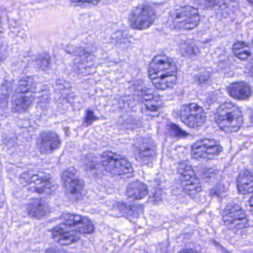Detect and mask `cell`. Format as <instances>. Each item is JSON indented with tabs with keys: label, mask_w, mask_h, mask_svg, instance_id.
<instances>
[{
	"label": "cell",
	"mask_w": 253,
	"mask_h": 253,
	"mask_svg": "<svg viewBox=\"0 0 253 253\" xmlns=\"http://www.w3.org/2000/svg\"><path fill=\"white\" fill-rule=\"evenodd\" d=\"M149 76L157 89H171L177 82V66L169 57L158 54L149 65Z\"/></svg>",
	"instance_id": "1"
},
{
	"label": "cell",
	"mask_w": 253,
	"mask_h": 253,
	"mask_svg": "<svg viewBox=\"0 0 253 253\" xmlns=\"http://www.w3.org/2000/svg\"><path fill=\"white\" fill-rule=\"evenodd\" d=\"M20 183L28 190L38 195L50 196L57 190V184L50 174L43 171H25L20 177Z\"/></svg>",
	"instance_id": "2"
},
{
	"label": "cell",
	"mask_w": 253,
	"mask_h": 253,
	"mask_svg": "<svg viewBox=\"0 0 253 253\" xmlns=\"http://www.w3.org/2000/svg\"><path fill=\"white\" fill-rule=\"evenodd\" d=\"M216 124L222 131L226 133L238 131L242 126L243 115L238 106L232 103L222 104L216 111Z\"/></svg>",
	"instance_id": "3"
},
{
	"label": "cell",
	"mask_w": 253,
	"mask_h": 253,
	"mask_svg": "<svg viewBox=\"0 0 253 253\" xmlns=\"http://www.w3.org/2000/svg\"><path fill=\"white\" fill-rule=\"evenodd\" d=\"M36 94V84L33 78H22L12 98V109L17 113L26 112L33 103Z\"/></svg>",
	"instance_id": "4"
},
{
	"label": "cell",
	"mask_w": 253,
	"mask_h": 253,
	"mask_svg": "<svg viewBox=\"0 0 253 253\" xmlns=\"http://www.w3.org/2000/svg\"><path fill=\"white\" fill-rule=\"evenodd\" d=\"M101 163L106 171L121 179H129L134 175V169L129 161L110 151L105 152L101 156Z\"/></svg>",
	"instance_id": "5"
},
{
	"label": "cell",
	"mask_w": 253,
	"mask_h": 253,
	"mask_svg": "<svg viewBox=\"0 0 253 253\" xmlns=\"http://www.w3.org/2000/svg\"><path fill=\"white\" fill-rule=\"evenodd\" d=\"M172 24L179 30H192L199 25L201 19L197 8L185 5L174 11L172 16Z\"/></svg>",
	"instance_id": "6"
},
{
	"label": "cell",
	"mask_w": 253,
	"mask_h": 253,
	"mask_svg": "<svg viewBox=\"0 0 253 253\" xmlns=\"http://www.w3.org/2000/svg\"><path fill=\"white\" fill-rule=\"evenodd\" d=\"M177 173L183 189L191 196H195L202 190L201 182L187 161H180L177 166Z\"/></svg>",
	"instance_id": "7"
},
{
	"label": "cell",
	"mask_w": 253,
	"mask_h": 253,
	"mask_svg": "<svg viewBox=\"0 0 253 253\" xmlns=\"http://www.w3.org/2000/svg\"><path fill=\"white\" fill-rule=\"evenodd\" d=\"M136 160L143 165H152L157 158V146L150 137H139L133 144Z\"/></svg>",
	"instance_id": "8"
},
{
	"label": "cell",
	"mask_w": 253,
	"mask_h": 253,
	"mask_svg": "<svg viewBox=\"0 0 253 253\" xmlns=\"http://www.w3.org/2000/svg\"><path fill=\"white\" fill-rule=\"evenodd\" d=\"M62 183L66 195L71 201H78L84 192V183L75 170L66 169L62 173Z\"/></svg>",
	"instance_id": "9"
},
{
	"label": "cell",
	"mask_w": 253,
	"mask_h": 253,
	"mask_svg": "<svg viewBox=\"0 0 253 253\" xmlns=\"http://www.w3.org/2000/svg\"><path fill=\"white\" fill-rule=\"evenodd\" d=\"M221 152V146L217 140L204 138L192 145L191 155L196 160H211L217 158Z\"/></svg>",
	"instance_id": "10"
},
{
	"label": "cell",
	"mask_w": 253,
	"mask_h": 253,
	"mask_svg": "<svg viewBox=\"0 0 253 253\" xmlns=\"http://www.w3.org/2000/svg\"><path fill=\"white\" fill-rule=\"evenodd\" d=\"M156 20L155 9L149 5H140L136 7L130 16V24L136 30L149 29Z\"/></svg>",
	"instance_id": "11"
},
{
	"label": "cell",
	"mask_w": 253,
	"mask_h": 253,
	"mask_svg": "<svg viewBox=\"0 0 253 253\" xmlns=\"http://www.w3.org/2000/svg\"><path fill=\"white\" fill-rule=\"evenodd\" d=\"M223 220L225 225L232 230H241L248 225L247 214L238 204L226 206L223 211Z\"/></svg>",
	"instance_id": "12"
},
{
	"label": "cell",
	"mask_w": 253,
	"mask_h": 253,
	"mask_svg": "<svg viewBox=\"0 0 253 253\" xmlns=\"http://www.w3.org/2000/svg\"><path fill=\"white\" fill-rule=\"evenodd\" d=\"M182 122L191 128H198L205 124L207 115L202 107L196 103L184 105L180 109Z\"/></svg>",
	"instance_id": "13"
},
{
	"label": "cell",
	"mask_w": 253,
	"mask_h": 253,
	"mask_svg": "<svg viewBox=\"0 0 253 253\" xmlns=\"http://www.w3.org/2000/svg\"><path fill=\"white\" fill-rule=\"evenodd\" d=\"M63 224L78 233L91 234L94 232V226L88 217L73 213L62 214Z\"/></svg>",
	"instance_id": "14"
},
{
	"label": "cell",
	"mask_w": 253,
	"mask_h": 253,
	"mask_svg": "<svg viewBox=\"0 0 253 253\" xmlns=\"http://www.w3.org/2000/svg\"><path fill=\"white\" fill-rule=\"evenodd\" d=\"M37 144L41 153L48 155L59 149L61 145V140L57 133L44 131L40 134Z\"/></svg>",
	"instance_id": "15"
},
{
	"label": "cell",
	"mask_w": 253,
	"mask_h": 253,
	"mask_svg": "<svg viewBox=\"0 0 253 253\" xmlns=\"http://www.w3.org/2000/svg\"><path fill=\"white\" fill-rule=\"evenodd\" d=\"M140 100L148 113L152 116L159 115L163 108V102L156 91L151 88H146L141 92Z\"/></svg>",
	"instance_id": "16"
},
{
	"label": "cell",
	"mask_w": 253,
	"mask_h": 253,
	"mask_svg": "<svg viewBox=\"0 0 253 253\" xmlns=\"http://www.w3.org/2000/svg\"><path fill=\"white\" fill-rule=\"evenodd\" d=\"M51 236L56 242L63 246L75 244L81 238L79 233L63 224L54 226L51 229Z\"/></svg>",
	"instance_id": "17"
},
{
	"label": "cell",
	"mask_w": 253,
	"mask_h": 253,
	"mask_svg": "<svg viewBox=\"0 0 253 253\" xmlns=\"http://www.w3.org/2000/svg\"><path fill=\"white\" fill-rule=\"evenodd\" d=\"M50 211L48 203L41 198H34L27 206L28 214L35 219L44 218L49 214Z\"/></svg>",
	"instance_id": "18"
},
{
	"label": "cell",
	"mask_w": 253,
	"mask_h": 253,
	"mask_svg": "<svg viewBox=\"0 0 253 253\" xmlns=\"http://www.w3.org/2000/svg\"><path fill=\"white\" fill-rule=\"evenodd\" d=\"M227 91L232 98L238 100H247L252 95V88L245 82H236L227 87Z\"/></svg>",
	"instance_id": "19"
},
{
	"label": "cell",
	"mask_w": 253,
	"mask_h": 253,
	"mask_svg": "<svg viewBox=\"0 0 253 253\" xmlns=\"http://www.w3.org/2000/svg\"><path fill=\"white\" fill-rule=\"evenodd\" d=\"M253 175L248 170H243L237 178V187L241 195H247L253 192Z\"/></svg>",
	"instance_id": "20"
},
{
	"label": "cell",
	"mask_w": 253,
	"mask_h": 253,
	"mask_svg": "<svg viewBox=\"0 0 253 253\" xmlns=\"http://www.w3.org/2000/svg\"><path fill=\"white\" fill-rule=\"evenodd\" d=\"M148 194V187L140 180L131 182L126 188V195L130 199L141 200Z\"/></svg>",
	"instance_id": "21"
},
{
	"label": "cell",
	"mask_w": 253,
	"mask_h": 253,
	"mask_svg": "<svg viewBox=\"0 0 253 253\" xmlns=\"http://www.w3.org/2000/svg\"><path fill=\"white\" fill-rule=\"evenodd\" d=\"M117 207L124 215L129 217H138L143 212V207L139 204L118 203Z\"/></svg>",
	"instance_id": "22"
},
{
	"label": "cell",
	"mask_w": 253,
	"mask_h": 253,
	"mask_svg": "<svg viewBox=\"0 0 253 253\" xmlns=\"http://www.w3.org/2000/svg\"><path fill=\"white\" fill-rule=\"evenodd\" d=\"M232 51L237 58L239 60H247L251 56V48L250 45L243 41H238L232 47Z\"/></svg>",
	"instance_id": "23"
},
{
	"label": "cell",
	"mask_w": 253,
	"mask_h": 253,
	"mask_svg": "<svg viewBox=\"0 0 253 253\" xmlns=\"http://www.w3.org/2000/svg\"><path fill=\"white\" fill-rule=\"evenodd\" d=\"M180 51L183 55L191 57V56L196 55L198 50L195 44L190 42H185L180 46Z\"/></svg>",
	"instance_id": "24"
},
{
	"label": "cell",
	"mask_w": 253,
	"mask_h": 253,
	"mask_svg": "<svg viewBox=\"0 0 253 253\" xmlns=\"http://www.w3.org/2000/svg\"><path fill=\"white\" fill-rule=\"evenodd\" d=\"M51 57L47 53L41 54L37 60L38 66L42 70H47L49 69L50 66H51Z\"/></svg>",
	"instance_id": "25"
},
{
	"label": "cell",
	"mask_w": 253,
	"mask_h": 253,
	"mask_svg": "<svg viewBox=\"0 0 253 253\" xmlns=\"http://www.w3.org/2000/svg\"><path fill=\"white\" fill-rule=\"evenodd\" d=\"M45 253H69L68 252L65 251L63 250H60V249L57 248H48V250L45 251Z\"/></svg>",
	"instance_id": "26"
},
{
	"label": "cell",
	"mask_w": 253,
	"mask_h": 253,
	"mask_svg": "<svg viewBox=\"0 0 253 253\" xmlns=\"http://www.w3.org/2000/svg\"><path fill=\"white\" fill-rule=\"evenodd\" d=\"M179 253H199L196 250H192V249H185V250H181Z\"/></svg>",
	"instance_id": "27"
},
{
	"label": "cell",
	"mask_w": 253,
	"mask_h": 253,
	"mask_svg": "<svg viewBox=\"0 0 253 253\" xmlns=\"http://www.w3.org/2000/svg\"><path fill=\"white\" fill-rule=\"evenodd\" d=\"M73 3L81 5V4H97L99 2H73Z\"/></svg>",
	"instance_id": "28"
},
{
	"label": "cell",
	"mask_w": 253,
	"mask_h": 253,
	"mask_svg": "<svg viewBox=\"0 0 253 253\" xmlns=\"http://www.w3.org/2000/svg\"><path fill=\"white\" fill-rule=\"evenodd\" d=\"M250 207L252 210V207H253V197H251L250 199Z\"/></svg>",
	"instance_id": "29"
},
{
	"label": "cell",
	"mask_w": 253,
	"mask_h": 253,
	"mask_svg": "<svg viewBox=\"0 0 253 253\" xmlns=\"http://www.w3.org/2000/svg\"><path fill=\"white\" fill-rule=\"evenodd\" d=\"M1 26H2V22H1V19H0V29H1Z\"/></svg>",
	"instance_id": "30"
}]
</instances>
